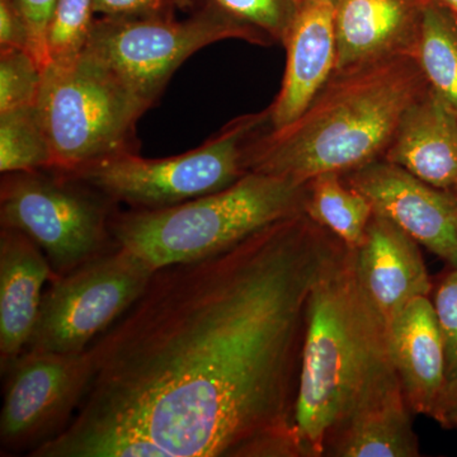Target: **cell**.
Returning a JSON list of instances; mask_svg holds the SVG:
<instances>
[{"label":"cell","mask_w":457,"mask_h":457,"mask_svg":"<svg viewBox=\"0 0 457 457\" xmlns=\"http://www.w3.org/2000/svg\"><path fill=\"white\" fill-rule=\"evenodd\" d=\"M347 245L306 212L154 270L93 341L88 390L29 457H303L295 427L315 286Z\"/></svg>","instance_id":"6da1fadb"},{"label":"cell","mask_w":457,"mask_h":457,"mask_svg":"<svg viewBox=\"0 0 457 457\" xmlns=\"http://www.w3.org/2000/svg\"><path fill=\"white\" fill-rule=\"evenodd\" d=\"M428 88L416 56L335 71L308 108L249 146L246 171L306 185L384 159L408 108Z\"/></svg>","instance_id":"7a4b0ae2"},{"label":"cell","mask_w":457,"mask_h":457,"mask_svg":"<svg viewBox=\"0 0 457 457\" xmlns=\"http://www.w3.org/2000/svg\"><path fill=\"white\" fill-rule=\"evenodd\" d=\"M395 375L387 328L361 290L347 246L309 305L295 411L303 457H324L337 429Z\"/></svg>","instance_id":"3957f363"},{"label":"cell","mask_w":457,"mask_h":457,"mask_svg":"<svg viewBox=\"0 0 457 457\" xmlns=\"http://www.w3.org/2000/svg\"><path fill=\"white\" fill-rule=\"evenodd\" d=\"M308 183L248 171L234 185L163 209L114 212L117 245L154 270L203 260L273 222L305 212Z\"/></svg>","instance_id":"277c9868"},{"label":"cell","mask_w":457,"mask_h":457,"mask_svg":"<svg viewBox=\"0 0 457 457\" xmlns=\"http://www.w3.org/2000/svg\"><path fill=\"white\" fill-rule=\"evenodd\" d=\"M36 107L53 150V168L64 171L121 153H137V121L150 108L88 51L45 69Z\"/></svg>","instance_id":"5b68a950"},{"label":"cell","mask_w":457,"mask_h":457,"mask_svg":"<svg viewBox=\"0 0 457 457\" xmlns=\"http://www.w3.org/2000/svg\"><path fill=\"white\" fill-rule=\"evenodd\" d=\"M269 119L267 108L237 117L185 154L146 159L137 153H121L65 173L131 209L174 206L221 191L248 173L249 146L269 128Z\"/></svg>","instance_id":"8992f818"},{"label":"cell","mask_w":457,"mask_h":457,"mask_svg":"<svg viewBox=\"0 0 457 457\" xmlns=\"http://www.w3.org/2000/svg\"><path fill=\"white\" fill-rule=\"evenodd\" d=\"M117 204L83 180L49 168L2 174L0 222L31 237L54 276L116 248Z\"/></svg>","instance_id":"52a82bcc"},{"label":"cell","mask_w":457,"mask_h":457,"mask_svg":"<svg viewBox=\"0 0 457 457\" xmlns=\"http://www.w3.org/2000/svg\"><path fill=\"white\" fill-rule=\"evenodd\" d=\"M154 270L139 255L117 245L54 276L26 350L86 352L139 299Z\"/></svg>","instance_id":"ba28073f"},{"label":"cell","mask_w":457,"mask_h":457,"mask_svg":"<svg viewBox=\"0 0 457 457\" xmlns=\"http://www.w3.org/2000/svg\"><path fill=\"white\" fill-rule=\"evenodd\" d=\"M262 45L253 32L207 9L174 14L98 17L86 50L110 66L150 107L174 71L196 51L222 40Z\"/></svg>","instance_id":"9c48e42d"},{"label":"cell","mask_w":457,"mask_h":457,"mask_svg":"<svg viewBox=\"0 0 457 457\" xmlns=\"http://www.w3.org/2000/svg\"><path fill=\"white\" fill-rule=\"evenodd\" d=\"M5 375L0 413L3 455L29 453L64 431L77 413L93 375L89 351L26 350Z\"/></svg>","instance_id":"30bf717a"},{"label":"cell","mask_w":457,"mask_h":457,"mask_svg":"<svg viewBox=\"0 0 457 457\" xmlns=\"http://www.w3.org/2000/svg\"><path fill=\"white\" fill-rule=\"evenodd\" d=\"M380 213L418 245L451 267H457V198L404 168L380 159L343 174Z\"/></svg>","instance_id":"8fae6325"},{"label":"cell","mask_w":457,"mask_h":457,"mask_svg":"<svg viewBox=\"0 0 457 457\" xmlns=\"http://www.w3.org/2000/svg\"><path fill=\"white\" fill-rule=\"evenodd\" d=\"M420 246L398 225L374 212L362 242L353 249L361 290L386 328L409 303L432 293Z\"/></svg>","instance_id":"7c38bea8"},{"label":"cell","mask_w":457,"mask_h":457,"mask_svg":"<svg viewBox=\"0 0 457 457\" xmlns=\"http://www.w3.org/2000/svg\"><path fill=\"white\" fill-rule=\"evenodd\" d=\"M282 45L286 71L278 97L267 108L270 130L295 121L335 73V4L326 0L299 4Z\"/></svg>","instance_id":"4fadbf2b"},{"label":"cell","mask_w":457,"mask_h":457,"mask_svg":"<svg viewBox=\"0 0 457 457\" xmlns=\"http://www.w3.org/2000/svg\"><path fill=\"white\" fill-rule=\"evenodd\" d=\"M425 0H337L336 71L416 56Z\"/></svg>","instance_id":"5bb4252c"},{"label":"cell","mask_w":457,"mask_h":457,"mask_svg":"<svg viewBox=\"0 0 457 457\" xmlns=\"http://www.w3.org/2000/svg\"><path fill=\"white\" fill-rule=\"evenodd\" d=\"M387 345L411 413L435 418L447 386L446 356L429 296L408 303L387 327Z\"/></svg>","instance_id":"9a60e30c"},{"label":"cell","mask_w":457,"mask_h":457,"mask_svg":"<svg viewBox=\"0 0 457 457\" xmlns=\"http://www.w3.org/2000/svg\"><path fill=\"white\" fill-rule=\"evenodd\" d=\"M54 278L40 246L17 228L0 230V370L3 372L31 341L44 296Z\"/></svg>","instance_id":"2e32d148"},{"label":"cell","mask_w":457,"mask_h":457,"mask_svg":"<svg viewBox=\"0 0 457 457\" xmlns=\"http://www.w3.org/2000/svg\"><path fill=\"white\" fill-rule=\"evenodd\" d=\"M384 159L451 191L457 186V114L428 87L408 108Z\"/></svg>","instance_id":"e0dca14e"},{"label":"cell","mask_w":457,"mask_h":457,"mask_svg":"<svg viewBox=\"0 0 457 457\" xmlns=\"http://www.w3.org/2000/svg\"><path fill=\"white\" fill-rule=\"evenodd\" d=\"M398 376L381 385L332 436L324 456L417 457L420 442Z\"/></svg>","instance_id":"ac0fdd59"},{"label":"cell","mask_w":457,"mask_h":457,"mask_svg":"<svg viewBox=\"0 0 457 457\" xmlns=\"http://www.w3.org/2000/svg\"><path fill=\"white\" fill-rule=\"evenodd\" d=\"M305 212L354 249L365 237L374 209L368 198L345 182L342 173L329 171L308 183Z\"/></svg>","instance_id":"d6986e66"},{"label":"cell","mask_w":457,"mask_h":457,"mask_svg":"<svg viewBox=\"0 0 457 457\" xmlns=\"http://www.w3.org/2000/svg\"><path fill=\"white\" fill-rule=\"evenodd\" d=\"M416 59L429 88L457 114V17L425 0Z\"/></svg>","instance_id":"ffe728a7"},{"label":"cell","mask_w":457,"mask_h":457,"mask_svg":"<svg viewBox=\"0 0 457 457\" xmlns=\"http://www.w3.org/2000/svg\"><path fill=\"white\" fill-rule=\"evenodd\" d=\"M53 150L37 107L0 113V171L2 174L49 170Z\"/></svg>","instance_id":"44dd1931"},{"label":"cell","mask_w":457,"mask_h":457,"mask_svg":"<svg viewBox=\"0 0 457 457\" xmlns=\"http://www.w3.org/2000/svg\"><path fill=\"white\" fill-rule=\"evenodd\" d=\"M180 8L207 9L253 32L262 45L282 44L296 14V0H180Z\"/></svg>","instance_id":"7402d4cb"},{"label":"cell","mask_w":457,"mask_h":457,"mask_svg":"<svg viewBox=\"0 0 457 457\" xmlns=\"http://www.w3.org/2000/svg\"><path fill=\"white\" fill-rule=\"evenodd\" d=\"M96 16L95 0H56L45 32L49 65L64 64L82 55Z\"/></svg>","instance_id":"603a6c76"},{"label":"cell","mask_w":457,"mask_h":457,"mask_svg":"<svg viewBox=\"0 0 457 457\" xmlns=\"http://www.w3.org/2000/svg\"><path fill=\"white\" fill-rule=\"evenodd\" d=\"M44 69L31 51L0 50V113L37 104Z\"/></svg>","instance_id":"cb8c5ba5"},{"label":"cell","mask_w":457,"mask_h":457,"mask_svg":"<svg viewBox=\"0 0 457 457\" xmlns=\"http://www.w3.org/2000/svg\"><path fill=\"white\" fill-rule=\"evenodd\" d=\"M432 303L444 341L449 383L457 376V267L440 279Z\"/></svg>","instance_id":"d4e9b609"},{"label":"cell","mask_w":457,"mask_h":457,"mask_svg":"<svg viewBox=\"0 0 457 457\" xmlns=\"http://www.w3.org/2000/svg\"><path fill=\"white\" fill-rule=\"evenodd\" d=\"M32 53L31 29L18 0H0V50Z\"/></svg>","instance_id":"484cf974"},{"label":"cell","mask_w":457,"mask_h":457,"mask_svg":"<svg viewBox=\"0 0 457 457\" xmlns=\"http://www.w3.org/2000/svg\"><path fill=\"white\" fill-rule=\"evenodd\" d=\"M180 0H95L99 17H152L174 14Z\"/></svg>","instance_id":"4316f807"},{"label":"cell","mask_w":457,"mask_h":457,"mask_svg":"<svg viewBox=\"0 0 457 457\" xmlns=\"http://www.w3.org/2000/svg\"><path fill=\"white\" fill-rule=\"evenodd\" d=\"M55 2L56 0H18L31 29L33 56L37 59L44 71L49 65L45 51V32Z\"/></svg>","instance_id":"83f0119b"},{"label":"cell","mask_w":457,"mask_h":457,"mask_svg":"<svg viewBox=\"0 0 457 457\" xmlns=\"http://www.w3.org/2000/svg\"><path fill=\"white\" fill-rule=\"evenodd\" d=\"M433 420L442 428L457 431V376L447 383Z\"/></svg>","instance_id":"f1b7e54d"},{"label":"cell","mask_w":457,"mask_h":457,"mask_svg":"<svg viewBox=\"0 0 457 457\" xmlns=\"http://www.w3.org/2000/svg\"><path fill=\"white\" fill-rule=\"evenodd\" d=\"M435 2H437L442 7L449 9L450 12H453L457 16V0H435Z\"/></svg>","instance_id":"f546056e"},{"label":"cell","mask_w":457,"mask_h":457,"mask_svg":"<svg viewBox=\"0 0 457 457\" xmlns=\"http://www.w3.org/2000/svg\"><path fill=\"white\" fill-rule=\"evenodd\" d=\"M296 2H297V4H302V3H303V2H312V0H296ZM326 2H330V3H333V4H335L337 0H326Z\"/></svg>","instance_id":"4dcf8cb0"},{"label":"cell","mask_w":457,"mask_h":457,"mask_svg":"<svg viewBox=\"0 0 457 457\" xmlns=\"http://www.w3.org/2000/svg\"><path fill=\"white\" fill-rule=\"evenodd\" d=\"M451 194L453 195V196H455L457 198V186L456 187H453V189H451Z\"/></svg>","instance_id":"1f68e13d"},{"label":"cell","mask_w":457,"mask_h":457,"mask_svg":"<svg viewBox=\"0 0 457 457\" xmlns=\"http://www.w3.org/2000/svg\"><path fill=\"white\" fill-rule=\"evenodd\" d=\"M457 17V16H456Z\"/></svg>","instance_id":"d6a6232c"}]
</instances>
